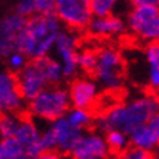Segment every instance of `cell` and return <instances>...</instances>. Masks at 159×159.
Listing matches in <instances>:
<instances>
[{
	"label": "cell",
	"instance_id": "32",
	"mask_svg": "<svg viewBox=\"0 0 159 159\" xmlns=\"http://www.w3.org/2000/svg\"><path fill=\"white\" fill-rule=\"evenodd\" d=\"M2 114H3V111H2V110H0V116H2Z\"/></svg>",
	"mask_w": 159,
	"mask_h": 159
},
{
	"label": "cell",
	"instance_id": "11",
	"mask_svg": "<svg viewBox=\"0 0 159 159\" xmlns=\"http://www.w3.org/2000/svg\"><path fill=\"white\" fill-rule=\"evenodd\" d=\"M25 24L26 18L16 12L0 19V58H6L12 51L18 50L19 37Z\"/></svg>",
	"mask_w": 159,
	"mask_h": 159
},
{
	"label": "cell",
	"instance_id": "17",
	"mask_svg": "<svg viewBox=\"0 0 159 159\" xmlns=\"http://www.w3.org/2000/svg\"><path fill=\"white\" fill-rule=\"evenodd\" d=\"M35 60H38L48 85H60L61 83V80L64 79V75H63L61 64H60V61L57 58L45 56V57H41V58H35Z\"/></svg>",
	"mask_w": 159,
	"mask_h": 159
},
{
	"label": "cell",
	"instance_id": "1",
	"mask_svg": "<svg viewBox=\"0 0 159 159\" xmlns=\"http://www.w3.org/2000/svg\"><path fill=\"white\" fill-rule=\"evenodd\" d=\"M156 112H159V98L153 93H143L112 104L97 117L93 124L102 133L114 129L130 133L140 124L148 123Z\"/></svg>",
	"mask_w": 159,
	"mask_h": 159
},
{
	"label": "cell",
	"instance_id": "20",
	"mask_svg": "<svg viewBox=\"0 0 159 159\" xmlns=\"http://www.w3.org/2000/svg\"><path fill=\"white\" fill-rule=\"evenodd\" d=\"M105 140H107V143H108L110 152L116 155H121L130 146L129 133H125L123 130H117V129L105 131Z\"/></svg>",
	"mask_w": 159,
	"mask_h": 159
},
{
	"label": "cell",
	"instance_id": "29",
	"mask_svg": "<svg viewBox=\"0 0 159 159\" xmlns=\"http://www.w3.org/2000/svg\"><path fill=\"white\" fill-rule=\"evenodd\" d=\"M131 6H153L159 7V0H129Z\"/></svg>",
	"mask_w": 159,
	"mask_h": 159
},
{
	"label": "cell",
	"instance_id": "12",
	"mask_svg": "<svg viewBox=\"0 0 159 159\" xmlns=\"http://www.w3.org/2000/svg\"><path fill=\"white\" fill-rule=\"evenodd\" d=\"M25 102L18 88L16 75L10 70H0V110L18 114L24 110Z\"/></svg>",
	"mask_w": 159,
	"mask_h": 159
},
{
	"label": "cell",
	"instance_id": "10",
	"mask_svg": "<svg viewBox=\"0 0 159 159\" xmlns=\"http://www.w3.org/2000/svg\"><path fill=\"white\" fill-rule=\"evenodd\" d=\"M110 153L105 134L85 130L70 155L75 159H105Z\"/></svg>",
	"mask_w": 159,
	"mask_h": 159
},
{
	"label": "cell",
	"instance_id": "18",
	"mask_svg": "<svg viewBox=\"0 0 159 159\" xmlns=\"http://www.w3.org/2000/svg\"><path fill=\"white\" fill-rule=\"evenodd\" d=\"M66 118L69 120V123L80 130H88L93 123H95V118H93V114H92L91 110H86V108H77V107H70L69 111L66 112Z\"/></svg>",
	"mask_w": 159,
	"mask_h": 159
},
{
	"label": "cell",
	"instance_id": "6",
	"mask_svg": "<svg viewBox=\"0 0 159 159\" xmlns=\"http://www.w3.org/2000/svg\"><path fill=\"white\" fill-rule=\"evenodd\" d=\"M54 15L61 25L72 31L86 29L93 16L89 0H56Z\"/></svg>",
	"mask_w": 159,
	"mask_h": 159
},
{
	"label": "cell",
	"instance_id": "8",
	"mask_svg": "<svg viewBox=\"0 0 159 159\" xmlns=\"http://www.w3.org/2000/svg\"><path fill=\"white\" fill-rule=\"evenodd\" d=\"M16 80H18L20 95L26 102L34 99L39 92L48 86V82L44 76V72L39 66L38 60L28 61V64L24 69H20L16 73Z\"/></svg>",
	"mask_w": 159,
	"mask_h": 159
},
{
	"label": "cell",
	"instance_id": "26",
	"mask_svg": "<svg viewBox=\"0 0 159 159\" xmlns=\"http://www.w3.org/2000/svg\"><path fill=\"white\" fill-rule=\"evenodd\" d=\"M34 15H51L56 9V0H31Z\"/></svg>",
	"mask_w": 159,
	"mask_h": 159
},
{
	"label": "cell",
	"instance_id": "30",
	"mask_svg": "<svg viewBox=\"0 0 159 159\" xmlns=\"http://www.w3.org/2000/svg\"><path fill=\"white\" fill-rule=\"evenodd\" d=\"M148 123L152 125V129H153V130L159 134V112H156V114H155V116L152 117V118H150Z\"/></svg>",
	"mask_w": 159,
	"mask_h": 159
},
{
	"label": "cell",
	"instance_id": "13",
	"mask_svg": "<svg viewBox=\"0 0 159 159\" xmlns=\"http://www.w3.org/2000/svg\"><path fill=\"white\" fill-rule=\"evenodd\" d=\"M47 129L53 134V139L56 142V152L63 155L72 153L73 148L76 146L77 140L80 139L83 133V130L70 124L64 116L50 121V125Z\"/></svg>",
	"mask_w": 159,
	"mask_h": 159
},
{
	"label": "cell",
	"instance_id": "14",
	"mask_svg": "<svg viewBox=\"0 0 159 159\" xmlns=\"http://www.w3.org/2000/svg\"><path fill=\"white\" fill-rule=\"evenodd\" d=\"M13 137L24 146L26 159L43 158L44 152L41 149V145H39L41 130H39L38 125L35 124L32 120L19 118V123L16 125Z\"/></svg>",
	"mask_w": 159,
	"mask_h": 159
},
{
	"label": "cell",
	"instance_id": "4",
	"mask_svg": "<svg viewBox=\"0 0 159 159\" xmlns=\"http://www.w3.org/2000/svg\"><path fill=\"white\" fill-rule=\"evenodd\" d=\"M69 91L58 85H48L28 102L29 114L38 120L53 121L56 118L66 116L70 108Z\"/></svg>",
	"mask_w": 159,
	"mask_h": 159
},
{
	"label": "cell",
	"instance_id": "19",
	"mask_svg": "<svg viewBox=\"0 0 159 159\" xmlns=\"http://www.w3.org/2000/svg\"><path fill=\"white\" fill-rule=\"evenodd\" d=\"M0 159H26L24 146L13 136L0 137Z\"/></svg>",
	"mask_w": 159,
	"mask_h": 159
},
{
	"label": "cell",
	"instance_id": "23",
	"mask_svg": "<svg viewBox=\"0 0 159 159\" xmlns=\"http://www.w3.org/2000/svg\"><path fill=\"white\" fill-rule=\"evenodd\" d=\"M18 114L15 112H3L0 116V137H9L13 136L15 130H16V125L19 123Z\"/></svg>",
	"mask_w": 159,
	"mask_h": 159
},
{
	"label": "cell",
	"instance_id": "7",
	"mask_svg": "<svg viewBox=\"0 0 159 159\" xmlns=\"http://www.w3.org/2000/svg\"><path fill=\"white\" fill-rule=\"evenodd\" d=\"M79 48H80V43H79V37L76 35V31L61 29V32L56 39L53 51L56 53L57 60L61 64L64 79L75 77L76 73L79 72V66H77Z\"/></svg>",
	"mask_w": 159,
	"mask_h": 159
},
{
	"label": "cell",
	"instance_id": "28",
	"mask_svg": "<svg viewBox=\"0 0 159 159\" xmlns=\"http://www.w3.org/2000/svg\"><path fill=\"white\" fill-rule=\"evenodd\" d=\"M146 82L150 91L159 92V67H148Z\"/></svg>",
	"mask_w": 159,
	"mask_h": 159
},
{
	"label": "cell",
	"instance_id": "16",
	"mask_svg": "<svg viewBox=\"0 0 159 159\" xmlns=\"http://www.w3.org/2000/svg\"><path fill=\"white\" fill-rule=\"evenodd\" d=\"M130 137V145L145 149L148 152H155L156 148L159 146V134L152 129V125L149 123L140 124L139 127H136L133 131L129 133Z\"/></svg>",
	"mask_w": 159,
	"mask_h": 159
},
{
	"label": "cell",
	"instance_id": "21",
	"mask_svg": "<svg viewBox=\"0 0 159 159\" xmlns=\"http://www.w3.org/2000/svg\"><path fill=\"white\" fill-rule=\"evenodd\" d=\"M97 51L98 50L91 48V47H85V48H79L77 53V66L79 70L85 73H92L95 63H97Z\"/></svg>",
	"mask_w": 159,
	"mask_h": 159
},
{
	"label": "cell",
	"instance_id": "15",
	"mask_svg": "<svg viewBox=\"0 0 159 159\" xmlns=\"http://www.w3.org/2000/svg\"><path fill=\"white\" fill-rule=\"evenodd\" d=\"M86 29L93 38L110 39L125 34L127 26H125V20L114 13L105 15V16H92Z\"/></svg>",
	"mask_w": 159,
	"mask_h": 159
},
{
	"label": "cell",
	"instance_id": "25",
	"mask_svg": "<svg viewBox=\"0 0 159 159\" xmlns=\"http://www.w3.org/2000/svg\"><path fill=\"white\" fill-rule=\"evenodd\" d=\"M143 57L148 67H159V41L146 43Z\"/></svg>",
	"mask_w": 159,
	"mask_h": 159
},
{
	"label": "cell",
	"instance_id": "31",
	"mask_svg": "<svg viewBox=\"0 0 159 159\" xmlns=\"http://www.w3.org/2000/svg\"><path fill=\"white\" fill-rule=\"evenodd\" d=\"M155 156H156V158L159 159V146L156 148V150H155Z\"/></svg>",
	"mask_w": 159,
	"mask_h": 159
},
{
	"label": "cell",
	"instance_id": "22",
	"mask_svg": "<svg viewBox=\"0 0 159 159\" xmlns=\"http://www.w3.org/2000/svg\"><path fill=\"white\" fill-rule=\"evenodd\" d=\"M121 0H89L91 10L93 16H105L114 15L120 6Z\"/></svg>",
	"mask_w": 159,
	"mask_h": 159
},
{
	"label": "cell",
	"instance_id": "24",
	"mask_svg": "<svg viewBox=\"0 0 159 159\" xmlns=\"http://www.w3.org/2000/svg\"><path fill=\"white\" fill-rule=\"evenodd\" d=\"M28 56L20 51V50H15L6 57V63H7V67H9L10 72L18 73L20 69H24L26 64H28Z\"/></svg>",
	"mask_w": 159,
	"mask_h": 159
},
{
	"label": "cell",
	"instance_id": "2",
	"mask_svg": "<svg viewBox=\"0 0 159 159\" xmlns=\"http://www.w3.org/2000/svg\"><path fill=\"white\" fill-rule=\"evenodd\" d=\"M61 29V22L54 13L32 15L26 18V24L19 37L18 50L24 51L32 60L50 56Z\"/></svg>",
	"mask_w": 159,
	"mask_h": 159
},
{
	"label": "cell",
	"instance_id": "9",
	"mask_svg": "<svg viewBox=\"0 0 159 159\" xmlns=\"http://www.w3.org/2000/svg\"><path fill=\"white\" fill-rule=\"evenodd\" d=\"M67 91L72 107L92 110L99 101L101 88L92 77H76Z\"/></svg>",
	"mask_w": 159,
	"mask_h": 159
},
{
	"label": "cell",
	"instance_id": "27",
	"mask_svg": "<svg viewBox=\"0 0 159 159\" xmlns=\"http://www.w3.org/2000/svg\"><path fill=\"white\" fill-rule=\"evenodd\" d=\"M121 156L125 159H149L152 156V153L145 149H140V148H136V146L130 145L121 153Z\"/></svg>",
	"mask_w": 159,
	"mask_h": 159
},
{
	"label": "cell",
	"instance_id": "3",
	"mask_svg": "<svg viewBox=\"0 0 159 159\" xmlns=\"http://www.w3.org/2000/svg\"><path fill=\"white\" fill-rule=\"evenodd\" d=\"M125 60L120 50L105 45L97 51V63L92 75L102 91L110 93L121 91L125 83Z\"/></svg>",
	"mask_w": 159,
	"mask_h": 159
},
{
	"label": "cell",
	"instance_id": "5",
	"mask_svg": "<svg viewBox=\"0 0 159 159\" xmlns=\"http://www.w3.org/2000/svg\"><path fill=\"white\" fill-rule=\"evenodd\" d=\"M125 26L140 41H159V7L131 6L125 18Z\"/></svg>",
	"mask_w": 159,
	"mask_h": 159
}]
</instances>
